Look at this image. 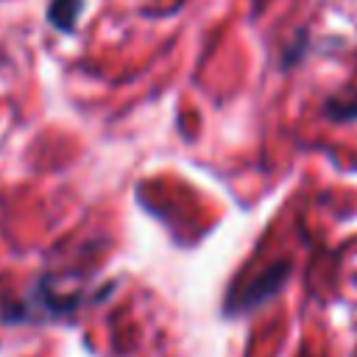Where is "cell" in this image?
<instances>
[{
  "label": "cell",
  "instance_id": "1",
  "mask_svg": "<svg viewBox=\"0 0 357 357\" xmlns=\"http://www.w3.org/2000/svg\"><path fill=\"white\" fill-rule=\"evenodd\" d=\"M287 276H290V262H287V259L268 265V268L259 271L237 296H231V310H251V307H257V304L271 301V298L284 287Z\"/></svg>",
  "mask_w": 357,
  "mask_h": 357
},
{
  "label": "cell",
  "instance_id": "3",
  "mask_svg": "<svg viewBox=\"0 0 357 357\" xmlns=\"http://www.w3.org/2000/svg\"><path fill=\"white\" fill-rule=\"evenodd\" d=\"M86 8V0H47L45 20L56 33L73 36L78 31V20Z\"/></svg>",
  "mask_w": 357,
  "mask_h": 357
},
{
  "label": "cell",
  "instance_id": "2",
  "mask_svg": "<svg viewBox=\"0 0 357 357\" xmlns=\"http://www.w3.org/2000/svg\"><path fill=\"white\" fill-rule=\"evenodd\" d=\"M321 117L337 126L357 123V86H340L329 92L321 103Z\"/></svg>",
  "mask_w": 357,
  "mask_h": 357
},
{
  "label": "cell",
  "instance_id": "4",
  "mask_svg": "<svg viewBox=\"0 0 357 357\" xmlns=\"http://www.w3.org/2000/svg\"><path fill=\"white\" fill-rule=\"evenodd\" d=\"M310 50H312V36H310V28L304 25V28H298L293 33L290 42L282 45V50H279V70L282 73H290V70L301 67Z\"/></svg>",
  "mask_w": 357,
  "mask_h": 357
}]
</instances>
